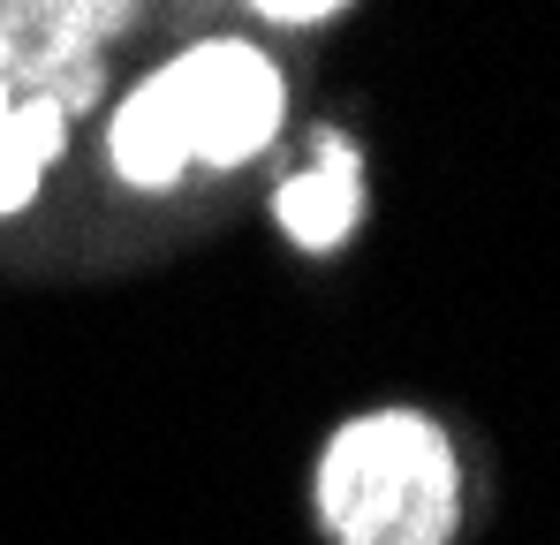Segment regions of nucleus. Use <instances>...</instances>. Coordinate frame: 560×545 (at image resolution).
Segmentation results:
<instances>
[{
    "mask_svg": "<svg viewBox=\"0 0 560 545\" xmlns=\"http://www.w3.org/2000/svg\"><path fill=\"white\" fill-rule=\"evenodd\" d=\"M318 523L334 545H455L463 462L424 409H364L318 454Z\"/></svg>",
    "mask_w": 560,
    "mask_h": 545,
    "instance_id": "obj_1",
    "label": "nucleus"
},
{
    "mask_svg": "<svg viewBox=\"0 0 560 545\" xmlns=\"http://www.w3.org/2000/svg\"><path fill=\"white\" fill-rule=\"evenodd\" d=\"M160 84L175 98L189 160H205V167H250L288 114V84L250 38H197L189 54L160 69Z\"/></svg>",
    "mask_w": 560,
    "mask_h": 545,
    "instance_id": "obj_2",
    "label": "nucleus"
},
{
    "mask_svg": "<svg viewBox=\"0 0 560 545\" xmlns=\"http://www.w3.org/2000/svg\"><path fill=\"white\" fill-rule=\"evenodd\" d=\"M273 220L288 228V243L303 251H341L364 220V167H357V144L318 129V167L288 175L273 189Z\"/></svg>",
    "mask_w": 560,
    "mask_h": 545,
    "instance_id": "obj_3",
    "label": "nucleus"
},
{
    "mask_svg": "<svg viewBox=\"0 0 560 545\" xmlns=\"http://www.w3.org/2000/svg\"><path fill=\"white\" fill-rule=\"evenodd\" d=\"M106 160H114V175L129 182V189H175L189 175V137H183V121H175V98H167L160 77H144L114 106Z\"/></svg>",
    "mask_w": 560,
    "mask_h": 545,
    "instance_id": "obj_4",
    "label": "nucleus"
},
{
    "mask_svg": "<svg viewBox=\"0 0 560 545\" xmlns=\"http://www.w3.org/2000/svg\"><path fill=\"white\" fill-rule=\"evenodd\" d=\"M54 160H61V106L8 91V23H0V220H15L38 197Z\"/></svg>",
    "mask_w": 560,
    "mask_h": 545,
    "instance_id": "obj_5",
    "label": "nucleus"
},
{
    "mask_svg": "<svg viewBox=\"0 0 560 545\" xmlns=\"http://www.w3.org/2000/svg\"><path fill=\"white\" fill-rule=\"evenodd\" d=\"M341 0H266L258 23H280V31H311V23H334Z\"/></svg>",
    "mask_w": 560,
    "mask_h": 545,
    "instance_id": "obj_6",
    "label": "nucleus"
}]
</instances>
